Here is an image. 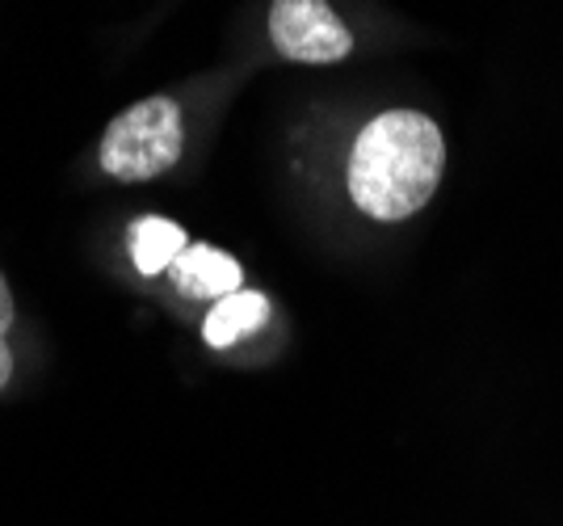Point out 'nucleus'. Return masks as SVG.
I'll return each instance as SVG.
<instances>
[{
  "mask_svg": "<svg viewBox=\"0 0 563 526\" xmlns=\"http://www.w3.org/2000/svg\"><path fill=\"white\" fill-rule=\"evenodd\" d=\"M269 43L290 64H336L350 59L353 34L329 0H274Z\"/></svg>",
  "mask_w": 563,
  "mask_h": 526,
  "instance_id": "3",
  "label": "nucleus"
},
{
  "mask_svg": "<svg viewBox=\"0 0 563 526\" xmlns=\"http://www.w3.org/2000/svg\"><path fill=\"white\" fill-rule=\"evenodd\" d=\"M186 228L173 219L147 216L131 228V262L140 274H168V265L181 257L186 249Z\"/></svg>",
  "mask_w": 563,
  "mask_h": 526,
  "instance_id": "6",
  "label": "nucleus"
},
{
  "mask_svg": "<svg viewBox=\"0 0 563 526\" xmlns=\"http://www.w3.org/2000/svg\"><path fill=\"white\" fill-rule=\"evenodd\" d=\"M186 122L173 97H147L122 110L101 135V168L118 182H152L181 161Z\"/></svg>",
  "mask_w": 563,
  "mask_h": 526,
  "instance_id": "2",
  "label": "nucleus"
},
{
  "mask_svg": "<svg viewBox=\"0 0 563 526\" xmlns=\"http://www.w3.org/2000/svg\"><path fill=\"white\" fill-rule=\"evenodd\" d=\"M13 316H18V308H13V291H9L4 274H0V333L13 329Z\"/></svg>",
  "mask_w": 563,
  "mask_h": 526,
  "instance_id": "7",
  "label": "nucleus"
},
{
  "mask_svg": "<svg viewBox=\"0 0 563 526\" xmlns=\"http://www.w3.org/2000/svg\"><path fill=\"white\" fill-rule=\"evenodd\" d=\"M13 380V350H9V341L0 333V392H4V383Z\"/></svg>",
  "mask_w": 563,
  "mask_h": 526,
  "instance_id": "8",
  "label": "nucleus"
},
{
  "mask_svg": "<svg viewBox=\"0 0 563 526\" xmlns=\"http://www.w3.org/2000/svg\"><path fill=\"white\" fill-rule=\"evenodd\" d=\"M168 278L189 299L219 304L223 295L240 291V262H235L232 253L214 249V244H186L181 257L168 265Z\"/></svg>",
  "mask_w": 563,
  "mask_h": 526,
  "instance_id": "4",
  "label": "nucleus"
},
{
  "mask_svg": "<svg viewBox=\"0 0 563 526\" xmlns=\"http://www.w3.org/2000/svg\"><path fill=\"white\" fill-rule=\"evenodd\" d=\"M265 320H269V299H265L261 291L240 287L214 304L211 316H207V325H202V337H207V346H214V350H228L240 337H249L253 329H261Z\"/></svg>",
  "mask_w": 563,
  "mask_h": 526,
  "instance_id": "5",
  "label": "nucleus"
},
{
  "mask_svg": "<svg viewBox=\"0 0 563 526\" xmlns=\"http://www.w3.org/2000/svg\"><path fill=\"white\" fill-rule=\"evenodd\" d=\"M446 168L442 127L417 110H387L371 127H362L350 152V198L371 219L396 223L417 216L438 194Z\"/></svg>",
  "mask_w": 563,
  "mask_h": 526,
  "instance_id": "1",
  "label": "nucleus"
}]
</instances>
